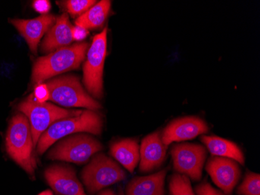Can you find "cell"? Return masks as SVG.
I'll return each instance as SVG.
<instances>
[{
    "mask_svg": "<svg viewBox=\"0 0 260 195\" xmlns=\"http://www.w3.org/2000/svg\"><path fill=\"white\" fill-rule=\"evenodd\" d=\"M50 93L49 100L66 107L86 108L88 110H98L101 105L93 99L82 86L77 76L56 77L46 83Z\"/></svg>",
    "mask_w": 260,
    "mask_h": 195,
    "instance_id": "obj_5",
    "label": "cell"
},
{
    "mask_svg": "<svg viewBox=\"0 0 260 195\" xmlns=\"http://www.w3.org/2000/svg\"><path fill=\"white\" fill-rule=\"evenodd\" d=\"M102 149V144L91 136L76 134L58 142L49 151L47 158L80 165L86 163Z\"/></svg>",
    "mask_w": 260,
    "mask_h": 195,
    "instance_id": "obj_8",
    "label": "cell"
},
{
    "mask_svg": "<svg viewBox=\"0 0 260 195\" xmlns=\"http://www.w3.org/2000/svg\"><path fill=\"white\" fill-rule=\"evenodd\" d=\"M33 95L35 96V99L41 103L46 102L47 101L49 100V98H50L49 89H48L46 83H45L36 85Z\"/></svg>",
    "mask_w": 260,
    "mask_h": 195,
    "instance_id": "obj_23",
    "label": "cell"
},
{
    "mask_svg": "<svg viewBox=\"0 0 260 195\" xmlns=\"http://www.w3.org/2000/svg\"><path fill=\"white\" fill-rule=\"evenodd\" d=\"M99 195H116L115 194V192L113 190H111V189H108V190H103V191L101 192Z\"/></svg>",
    "mask_w": 260,
    "mask_h": 195,
    "instance_id": "obj_27",
    "label": "cell"
},
{
    "mask_svg": "<svg viewBox=\"0 0 260 195\" xmlns=\"http://www.w3.org/2000/svg\"><path fill=\"white\" fill-rule=\"evenodd\" d=\"M39 195H53V193H52V190H47L39 193Z\"/></svg>",
    "mask_w": 260,
    "mask_h": 195,
    "instance_id": "obj_28",
    "label": "cell"
},
{
    "mask_svg": "<svg viewBox=\"0 0 260 195\" xmlns=\"http://www.w3.org/2000/svg\"><path fill=\"white\" fill-rule=\"evenodd\" d=\"M102 127V116L95 111H83L76 117L62 119L54 123L42 133L37 144V152L39 155H42L57 141L72 133L85 132L99 135Z\"/></svg>",
    "mask_w": 260,
    "mask_h": 195,
    "instance_id": "obj_3",
    "label": "cell"
},
{
    "mask_svg": "<svg viewBox=\"0 0 260 195\" xmlns=\"http://www.w3.org/2000/svg\"><path fill=\"white\" fill-rule=\"evenodd\" d=\"M237 192L239 195H260L259 174L247 173Z\"/></svg>",
    "mask_w": 260,
    "mask_h": 195,
    "instance_id": "obj_21",
    "label": "cell"
},
{
    "mask_svg": "<svg viewBox=\"0 0 260 195\" xmlns=\"http://www.w3.org/2000/svg\"><path fill=\"white\" fill-rule=\"evenodd\" d=\"M197 195H224L219 190L212 187L209 183H203L196 187Z\"/></svg>",
    "mask_w": 260,
    "mask_h": 195,
    "instance_id": "obj_24",
    "label": "cell"
},
{
    "mask_svg": "<svg viewBox=\"0 0 260 195\" xmlns=\"http://www.w3.org/2000/svg\"><path fill=\"white\" fill-rule=\"evenodd\" d=\"M93 0H68L61 2L62 7L73 17L81 16L96 4Z\"/></svg>",
    "mask_w": 260,
    "mask_h": 195,
    "instance_id": "obj_22",
    "label": "cell"
},
{
    "mask_svg": "<svg viewBox=\"0 0 260 195\" xmlns=\"http://www.w3.org/2000/svg\"><path fill=\"white\" fill-rule=\"evenodd\" d=\"M87 48V42H80L38 59L32 69V83L38 85L58 74L78 68L85 58Z\"/></svg>",
    "mask_w": 260,
    "mask_h": 195,
    "instance_id": "obj_1",
    "label": "cell"
},
{
    "mask_svg": "<svg viewBox=\"0 0 260 195\" xmlns=\"http://www.w3.org/2000/svg\"><path fill=\"white\" fill-rule=\"evenodd\" d=\"M55 20V16L48 14L31 20L14 19L10 20V23L25 39L32 53L36 54L41 39L45 34L49 32Z\"/></svg>",
    "mask_w": 260,
    "mask_h": 195,
    "instance_id": "obj_13",
    "label": "cell"
},
{
    "mask_svg": "<svg viewBox=\"0 0 260 195\" xmlns=\"http://www.w3.org/2000/svg\"><path fill=\"white\" fill-rule=\"evenodd\" d=\"M126 177L125 171L112 158L97 154L82 171L81 178L90 194L122 181Z\"/></svg>",
    "mask_w": 260,
    "mask_h": 195,
    "instance_id": "obj_6",
    "label": "cell"
},
{
    "mask_svg": "<svg viewBox=\"0 0 260 195\" xmlns=\"http://www.w3.org/2000/svg\"><path fill=\"white\" fill-rule=\"evenodd\" d=\"M166 174L165 169L157 174L134 179L127 186L126 195H165Z\"/></svg>",
    "mask_w": 260,
    "mask_h": 195,
    "instance_id": "obj_16",
    "label": "cell"
},
{
    "mask_svg": "<svg viewBox=\"0 0 260 195\" xmlns=\"http://www.w3.org/2000/svg\"><path fill=\"white\" fill-rule=\"evenodd\" d=\"M33 7L36 11L39 12V14L44 15V14H48V12L51 8V4L49 1L47 0H39L34 2Z\"/></svg>",
    "mask_w": 260,
    "mask_h": 195,
    "instance_id": "obj_25",
    "label": "cell"
},
{
    "mask_svg": "<svg viewBox=\"0 0 260 195\" xmlns=\"http://www.w3.org/2000/svg\"><path fill=\"white\" fill-rule=\"evenodd\" d=\"M74 27L70 23L67 14L57 17L52 29L47 32L42 43V52H53L57 49L69 46L74 41Z\"/></svg>",
    "mask_w": 260,
    "mask_h": 195,
    "instance_id": "obj_15",
    "label": "cell"
},
{
    "mask_svg": "<svg viewBox=\"0 0 260 195\" xmlns=\"http://www.w3.org/2000/svg\"><path fill=\"white\" fill-rule=\"evenodd\" d=\"M6 148L10 158L30 177H35L37 168L34 155L35 145L28 119L23 114L11 119L6 137Z\"/></svg>",
    "mask_w": 260,
    "mask_h": 195,
    "instance_id": "obj_2",
    "label": "cell"
},
{
    "mask_svg": "<svg viewBox=\"0 0 260 195\" xmlns=\"http://www.w3.org/2000/svg\"><path fill=\"white\" fill-rule=\"evenodd\" d=\"M167 147L162 142L159 132L151 133L142 141L140 147V170L150 172L160 166L166 157Z\"/></svg>",
    "mask_w": 260,
    "mask_h": 195,
    "instance_id": "obj_14",
    "label": "cell"
},
{
    "mask_svg": "<svg viewBox=\"0 0 260 195\" xmlns=\"http://www.w3.org/2000/svg\"><path fill=\"white\" fill-rule=\"evenodd\" d=\"M107 29L95 35L84 64V83L88 93L96 99L103 95V70L107 54Z\"/></svg>",
    "mask_w": 260,
    "mask_h": 195,
    "instance_id": "obj_7",
    "label": "cell"
},
{
    "mask_svg": "<svg viewBox=\"0 0 260 195\" xmlns=\"http://www.w3.org/2000/svg\"><path fill=\"white\" fill-rule=\"evenodd\" d=\"M206 169L214 184L228 195L232 193L240 179V168L230 158L213 157L209 159Z\"/></svg>",
    "mask_w": 260,
    "mask_h": 195,
    "instance_id": "obj_10",
    "label": "cell"
},
{
    "mask_svg": "<svg viewBox=\"0 0 260 195\" xmlns=\"http://www.w3.org/2000/svg\"><path fill=\"white\" fill-rule=\"evenodd\" d=\"M19 111L26 116L30 123L34 145L37 146L42 133L51 125L62 119L76 117L82 114V110H68L52 104L41 103L35 99L34 95L18 105Z\"/></svg>",
    "mask_w": 260,
    "mask_h": 195,
    "instance_id": "obj_4",
    "label": "cell"
},
{
    "mask_svg": "<svg viewBox=\"0 0 260 195\" xmlns=\"http://www.w3.org/2000/svg\"><path fill=\"white\" fill-rule=\"evenodd\" d=\"M174 169L179 174L192 180H200L207 157V151L197 144H178L171 150Z\"/></svg>",
    "mask_w": 260,
    "mask_h": 195,
    "instance_id": "obj_9",
    "label": "cell"
},
{
    "mask_svg": "<svg viewBox=\"0 0 260 195\" xmlns=\"http://www.w3.org/2000/svg\"><path fill=\"white\" fill-rule=\"evenodd\" d=\"M87 35H88V32H87V30H86V29H82V27H74L73 35H74V40H84Z\"/></svg>",
    "mask_w": 260,
    "mask_h": 195,
    "instance_id": "obj_26",
    "label": "cell"
},
{
    "mask_svg": "<svg viewBox=\"0 0 260 195\" xmlns=\"http://www.w3.org/2000/svg\"><path fill=\"white\" fill-rule=\"evenodd\" d=\"M110 154L128 172L134 173L140 160V146L134 139H123L112 145Z\"/></svg>",
    "mask_w": 260,
    "mask_h": 195,
    "instance_id": "obj_17",
    "label": "cell"
},
{
    "mask_svg": "<svg viewBox=\"0 0 260 195\" xmlns=\"http://www.w3.org/2000/svg\"><path fill=\"white\" fill-rule=\"evenodd\" d=\"M201 141L211 155L222 158H230L239 163L245 164V157L236 144L227 139L216 136H202Z\"/></svg>",
    "mask_w": 260,
    "mask_h": 195,
    "instance_id": "obj_18",
    "label": "cell"
},
{
    "mask_svg": "<svg viewBox=\"0 0 260 195\" xmlns=\"http://www.w3.org/2000/svg\"><path fill=\"white\" fill-rule=\"evenodd\" d=\"M110 10L111 1L102 0L96 3L86 13L76 19V26L86 30L102 27L109 16Z\"/></svg>",
    "mask_w": 260,
    "mask_h": 195,
    "instance_id": "obj_19",
    "label": "cell"
},
{
    "mask_svg": "<svg viewBox=\"0 0 260 195\" xmlns=\"http://www.w3.org/2000/svg\"><path fill=\"white\" fill-rule=\"evenodd\" d=\"M45 177L52 190L59 195H87L71 167L54 165L45 171Z\"/></svg>",
    "mask_w": 260,
    "mask_h": 195,
    "instance_id": "obj_12",
    "label": "cell"
},
{
    "mask_svg": "<svg viewBox=\"0 0 260 195\" xmlns=\"http://www.w3.org/2000/svg\"><path fill=\"white\" fill-rule=\"evenodd\" d=\"M169 188L172 195H196L189 178L182 174H175L172 176Z\"/></svg>",
    "mask_w": 260,
    "mask_h": 195,
    "instance_id": "obj_20",
    "label": "cell"
},
{
    "mask_svg": "<svg viewBox=\"0 0 260 195\" xmlns=\"http://www.w3.org/2000/svg\"><path fill=\"white\" fill-rule=\"evenodd\" d=\"M208 130V126L202 119L196 117H182L172 121L164 130L162 142L167 147L173 142L195 138Z\"/></svg>",
    "mask_w": 260,
    "mask_h": 195,
    "instance_id": "obj_11",
    "label": "cell"
}]
</instances>
